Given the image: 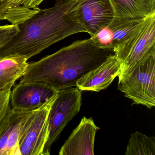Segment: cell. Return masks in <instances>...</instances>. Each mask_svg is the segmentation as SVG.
I'll return each instance as SVG.
<instances>
[{"mask_svg":"<svg viewBox=\"0 0 155 155\" xmlns=\"http://www.w3.org/2000/svg\"><path fill=\"white\" fill-rule=\"evenodd\" d=\"M81 1L57 0L53 7L40 9L17 26L18 33L0 48V60L18 57L28 60L71 35L86 32L77 17Z\"/></svg>","mask_w":155,"mask_h":155,"instance_id":"1","label":"cell"},{"mask_svg":"<svg viewBox=\"0 0 155 155\" xmlns=\"http://www.w3.org/2000/svg\"><path fill=\"white\" fill-rule=\"evenodd\" d=\"M114 55L100 48L92 40L77 41L37 61L28 63L21 82H45L56 90L76 87L77 81Z\"/></svg>","mask_w":155,"mask_h":155,"instance_id":"2","label":"cell"},{"mask_svg":"<svg viewBox=\"0 0 155 155\" xmlns=\"http://www.w3.org/2000/svg\"><path fill=\"white\" fill-rule=\"evenodd\" d=\"M113 51L120 64L119 80L149 57L155 55V13L148 16L144 23Z\"/></svg>","mask_w":155,"mask_h":155,"instance_id":"3","label":"cell"},{"mask_svg":"<svg viewBox=\"0 0 155 155\" xmlns=\"http://www.w3.org/2000/svg\"><path fill=\"white\" fill-rule=\"evenodd\" d=\"M118 89L133 104L151 109L155 106V55L138 65L122 79L118 81Z\"/></svg>","mask_w":155,"mask_h":155,"instance_id":"4","label":"cell"},{"mask_svg":"<svg viewBox=\"0 0 155 155\" xmlns=\"http://www.w3.org/2000/svg\"><path fill=\"white\" fill-rule=\"evenodd\" d=\"M76 87L58 91L49 115V135L43 155H50L51 146L58 139L68 123L79 112L82 93Z\"/></svg>","mask_w":155,"mask_h":155,"instance_id":"5","label":"cell"},{"mask_svg":"<svg viewBox=\"0 0 155 155\" xmlns=\"http://www.w3.org/2000/svg\"><path fill=\"white\" fill-rule=\"evenodd\" d=\"M57 96L33 110L23 122L19 139L21 155H43L48 137L49 115Z\"/></svg>","mask_w":155,"mask_h":155,"instance_id":"6","label":"cell"},{"mask_svg":"<svg viewBox=\"0 0 155 155\" xmlns=\"http://www.w3.org/2000/svg\"><path fill=\"white\" fill-rule=\"evenodd\" d=\"M58 91L45 82H20L11 90V108L33 111L41 107L58 95Z\"/></svg>","mask_w":155,"mask_h":155,"instance_id":"7","label":"cell"},{"mask_svg":"<svg viewBox=\"0 0 155 155\" xmlns=\"http://www.w3.org/2000/svg\"><path fill=\"white\" fill-rule=\"evenodd\" d=\"M77 15L78 20L91 37L108 26L115 17L109 0H81Z\"/></svg>","mask_w":155,"mask_h":155,"instance_id":"8","label":"cell"},{"mask_svg":"<svg viewBox=\"0 0 155 155\" xmlns=\"http://www.w3.org/2000/svg\"><path fill=\"white\" fill-rule=\"evenodd\" d=\"M99 129L92 118L83 117L61 148L59 155H94L95 136Z\"/></svg>","mask_w":155,"mask_h":155,"instance_id":"9","label":"cell"},{"mask_svg":"<svg viewBox=\"0 0 155 155\" xmlns=\"http://www.w3.org/2000/svg\"><path fill=\"white\" fill-rule=\"evenodd\" d=\"M33 111L16 110L10 107L0 123V155H21L19 139L21 126Z\"/></svg>","mask_w":155,"mask_h":155,"instance_id":"10","label":"cell"},{"mask_svg":"<svg viewBox=\"0 0 155 155\" xmlns=\"http://www.w3.org/2000/svg\"><path fill=\"white\" fill-rule=\"evenodd\" d=\"M120 64L115 55L81 78L76 87L81 91L99 92L106 89L120 72Z\"/></svg>","mask_w":155,"mask_h":155,"instance_id":"11","label":"cell"},{"mask_svg":"<svg viewBox=\"0 0 155 155\" xmlns=\"http://www.w3.org/2000/svg\"><path fill=\"white\" fill-rule=\"evenodd\" d=\"M44 0H0V21L18 26L37 13Z\"/></svg>","mask_w":155,"mask_h":155,"instance_id":"12","label":"cell"},{"mask_svg":"<svg viewBox=\"0 0 155 155\" xmlns=\"http://www.w3.org/2000/svg\"><path fill=\"white\" fill-rule=\"evenodd\" d=\"M27 61L25 58L18 57L0 60V92L12 89L25 73Z\"/></svg>","mask_w":155,"mask_h":155,"instance_id":"13","label":"cell"},{"mask_svg":"<svg viewBox=\"0 0 155 155\" xmlns=\"http://www.w3.org/2000/svg\"><path fill=\"white\" fill-rule=\"evenodd\" d=\"M147 18H126L114 17L108 25L113 37V49L129 38L144 23Z\"/></svg>","mask_w":155,"mask_h":155,"instance_id":"14","label":"cell"},{"mask_svg":"<svg viewBox=\"0 0 155 155\" xmlns=\"http://www.w3.org/2000/svg\"><path fill=\"white\" fill-rule=\"evenodd\" d=\"M109 1L113 8L115 17L137 19L148 16L140 0H109Z\"/></svg>","mask_w":155,"mask_h":155,"instance_id":"15","label":"cell"},{"mask_svg":"<svg viewBox=\"0 0 155 155\" xmlns=\"http://www.w3.org/2000/svg\"><path fill=\"white\" fill-rule=\"evenodd\" d=\"M125 155H155V137H148L139 131L132 133Z\"/></svg>","mask_w":155,"mask_h":155,"instance_id":"16","label":"cell"},{"mask_svg":"<svg viewBox=\"0 0 155 155\" xmlns=\"http://www.w3.org/2000/svg\"><path fill=\"white\" fill-rule=\"evenodd\" d=\"M90 38L98 48L113 50V37L108 26L100 30Z\"/></svg>","mask_w":155,"mask_h":155,"instance_id":"17","label":"cell"},{"mask_svg":"<svg viewBox=\"0 0 155 155\" xmlns=\"http://www.w3.org/2000/svg\"><path fill=\"white\" fill-rule=\"evenodd\" d=\"M18 31V26L13 24L0 26V48L10 41Z\"/></svg>","mask_w":155,"mask_h":155,"instance_id":"18","label":"cell"},{"mask_svg":"<svg viewBox=\"0 0 155 155\" xmlns=\"http://www.w3.org/2000/svg\"><path fill=\"white\" fill-rule=\"evenodd\" d=\"M12 90L0 92V123L10 108V98Z\"/></svg>","mask_w":155,"mask_h":155,"instance_id":"19","label":"cell"},{"mask_svg":"<svg viewBox=\"0 0 155 155\" xmlns=\"http://www.w3.org/2000/svg\"><path fill=\"white\" fill-rule=\"evenodd\" d=\"M146 9L148 15L155 13V0H140Z\"/></svg>","mask_w":155,"mask_h":155,"instance_id":"20","label":"cell"}]
</instances>
